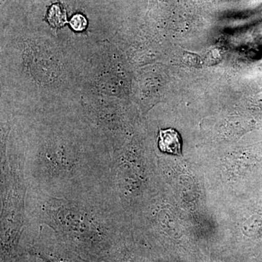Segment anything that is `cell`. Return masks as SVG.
Here are the masks:
<instances>
[{
	"label": "cell",
	"mask_w": 262,
	"mask_h": 262,
	"mask_svg": "<svg viewBox=\"0 0 262 262\" xmlns=\"http://www.w3.org/2000/svg\"><path fill=\"white\" fill-rule=\"evenodd\" d=\"M126 245L123 237L119 239L118 242L110 250L108 254L105 256L104 262H133L129 257Z\"/></svg>",
	"instance_id": "cell-4"
},
{
	"label": "cell",
	"mask_w": 262,
	"mask_h": 262,
	"mask_svg": "<svg viewBox=\"0 0 262 262\" xmlns=\"http://www.w3.org/2000/svg\"><path fill=\"white\" fill-rule=\"evenodd\" d=\"M13 262H46L37 256L28 252L24 253L18 256Z\"/></svg>",
	"instance_id": "cell-7"
},
{
	"label": "cell",
	"mask_w": 262,
	"mask_h": 262,
	"mask_svg": "<svg viewBox=\"0 0 262 262\" xmlns=\"http://www.w3.org/2000/svg\"><path fill=\"white\" fill-rule=\"evenodd\" d=\"M47 18L52 27L56 28L64 26L67 22V12L63 5L54 4L52 5L48 12Z\"/></svg>",
	"instance_id": "cell-5"
},
{
	"label": "cell",
	"mask_w": 262,
	"mask_h": 262,
	"mask_svg": "<svg viewBox=\"0 0 262 262\" xmlns=\"http://www.w3.org/2000/svg\"><path fill=\"white\" fill-rule=\"evenodd\" d=\"M70 25L74 30L77 31V32H82L87 27V19L84 18L82 15L76 14L71 19Z\"/></svg>",
	"instance_id": "cell-6"
},
{
	"label": "cell",
	"mask_w": 262,
	"mask_h": 262,
	"mask_svg": "<svg viewBox=\"0 0 262 262\" xmlns=\"http://www.w3.org/2000/svg\"><path fill=\"white\" fill-rule=\"evenodd\" d=\"M116 203L112 189L73 198L27 190V223L47 227L66 246L86 257L103 261L122 237Z\"/></svg>",
	"instance_id": "cell-1"
},
{
	"label": "cell",
	"mask_w": 262,
	"mask_h": 262,
	"mask_svg": "<svg viewBox=\"0 0 262 262\" xmlns=\"http://www.w3.org/2000/svg\"><path fill=\"white\" fill-rule=\"evenodd\" d=\"M28 253L46 262H104L86 257L60 242L50 231L35 226Z\"/></svg>",
	"instance_id": "cell-2"
},
{
	"label": "cell",
	"mask_w": 262,
	"mask_h": 262,
	"mask_svg": "<svg viewBox=\"0 0 262 262\" xmlns=\"http://www.w3.org/2000/svg\"><path fill=\"white\" fill-rule=\"evenodd\" d=\"M158 146L163 152L180 155L182 144L179 133L172 128L160 130L158 137Z\"/></svg>",
	"instance_id": "cell-3"
}]
</instances>
